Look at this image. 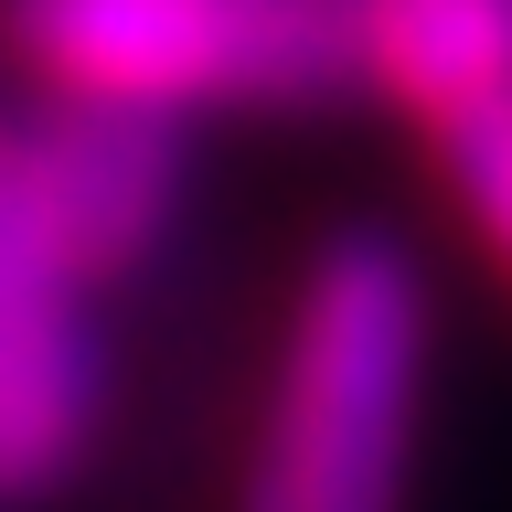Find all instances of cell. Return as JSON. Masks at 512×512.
<instances>
[{
	"mask_svg": "<svg viewBox=\"0 0 512 512\" xmlns=\"http://www.w3.org/2000/svg\"><path fill=\"white\" fill-rule=\"evenodd\" d=\"M86 416H96L86 299L43 278L22 246H0V502L54 491L64 459L86 448Z\"/></svg>",
	"mask_w": 512,
	"mask_h": 512,
	"instance_id": "277c9868",
	"label": "cell"
},
{
	"mask_svg": "<svg viewBox=\"0 0 512 512\" xmlns=\"http://www.w3.org/2000/svg\"><path fill=\"white\" fill-rule=\"evenodd\" d=\"M416 395H427V288L406 246L352 224L288 299L267 438L235 512H406Z\"/></svg>",
	"mask_w": 512,
	"mask_h": 512,
	"instance_id": "6da1fadb",
	"label": "cell"
},
{
	"mask_svg": "<svg viewBox=\"0 0 512 512\" xmlns=\"http://www.w3.org/2000/svg\"><path fill=\"white\" fill-rule=\"evenodd\" d=\"M427 150H438L448 192H459V214H470V246L502 256V235H512V96L448 107V118L427 128Z\"/></svg>",
	"mask_w": 512,
	"mask_h": 512,
	"instance_id": "8992f818",
	"label": "cell"
},
{
	"mask_svg": "<svg viewBox=\"0 0 512 512\" xmlns=\"http://www.w3.org/2000/svg\"><path fill=\"white\" fill-rule=\"evenodd\" d=\"M352 75H374L416 128L502 96V0H352Z\"/></svg>",
	"mask_w": 512,
	"mask_h": 512,
	"instance_id": "5b68a950",
	"label": "cell"
},
{
	"mask_svg": "<svg viewBox=\"0 0 512 512\" xmlns=\"http://www.w3.org/2000/svg\"><path fill=\"white\" fill-rule=\"evenodd\" d=\"M171 192H182V139L150 107L54 96L43 118L0 128V246H22L75 299L160 246Z\"/></svg>",
	"mask_w": 512,
	"mask_h": 512,
	"instance_id": "3957f363",
	"label": "cell"
},
{
	"mask_svg": "<svg viewBox=\"0 0 512 512\" xmlns=\"http://www.w3.org/2000/svg\"><path fill=\"white\" fill-rule=\"evenodd\" d=\"M11 54L107 107H310L352 75V0H11Z\"/></svg>",
	"mask_w": 512,
	"mask_h": 512,
	"instance_id": "7a4b0ae2",
	"label": "cell"
}]
</instances>
